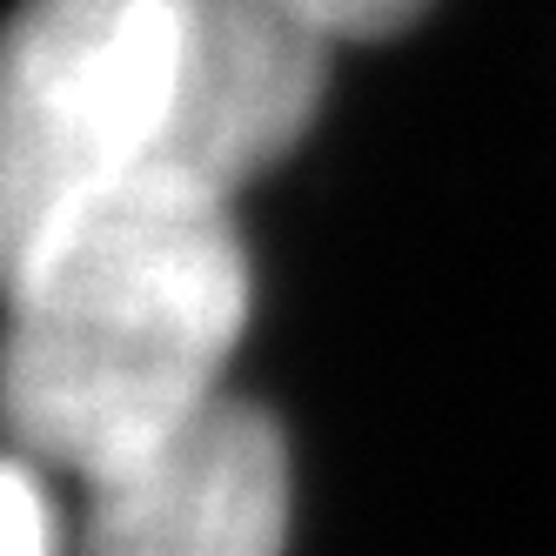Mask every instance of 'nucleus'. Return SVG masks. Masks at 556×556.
<instances>
[{"instance_id": "4", "label": "nucleus", "mask_w": 556, "mask_h": 556, "mask_svg": "<svg viewBox=\"0 0 556 556\" xmlns=\"http://www.w3.org/2000/svg\"><path fill=\"white\" fill-rule=\"evenodd\" d=\"M329 34H315L275 0H188L168 168L242 194L308 135L329 81Z\"/></svg>"}, {"instance_id": "2", "label": "nucleus", "mask_w": 556, "mask_h": 556, "mask_svg": "<svg viewBox=\"0 0 556 556\" xmlns=\"http://www.w3.org/2000/svg\"><path fill=\"white\" fill-rule=\"evenodd\" d=\"M188 0H21L0 27V295L61 228L168 168Z\"/></svg>"}, {"instance_id": "1", "label": "nucleus", "mask_w": 556, "mask_h": 556, "mask_svg": "<svg viewBox=\"0 0 556 556\" xmlns=\"http://www.w3.org/2000/svg\"><path fill=\"white\" fill-rule=\"evenodd\" d=\"M242 329L235 194L154 168L61 228L0 295V435L94 483L215 403Z\"/></svg>"}, {"instance_id": "6", "label": "nucleus", "mask_w": 556, "mask_h": 556, "mask_svg": "<svg viewBox=\"0 0 556 556\" xmlns=\"http://www.w3.org/2000/svg\"><path fill=\"white\" fill-rule=\"evenodd\" d=\"M275 8H289L329 41H382V34L409 27L429 0H275Z\"/></svg>"}, {"instance_id": "3", "label": "nucleus", "mask_w": 556, "mask_h": 556, "mask_svg": "<svg viewBox=\"0 0 556 556\" xmlns=\"http://www.w3.org/2000/svg\"><path fill=\"white\" fill-rule=\"evenodd\" d=\"M289 450L268 409L215 395L88 483L81 556H282Z\"/></svg>"}, {"instance_id": "5", "label": "nucleus", "mask_w": 556, "mask_h": 556, "mask_svg": "<svg viewBox=\"0 0 556 556\" xmlns=\"http://www.w3.org/2000/svg\"><path fill=\"white\" fill-rule=\"evenodd\" d=\"M0 556H61L41 463H27L14 450L0 456Z\"/></svg>"}]
</instances>
